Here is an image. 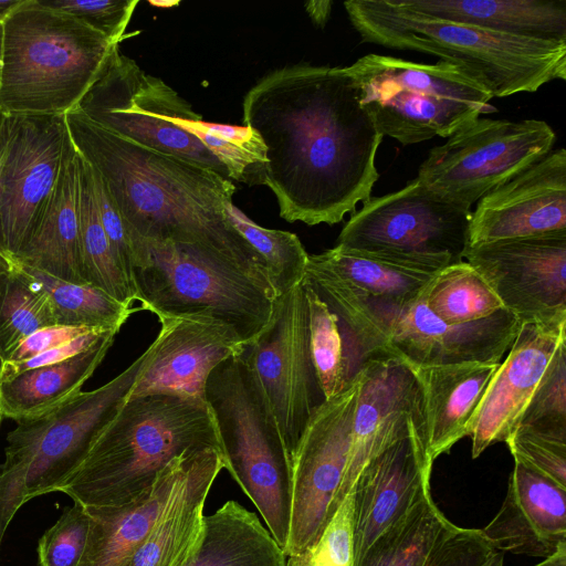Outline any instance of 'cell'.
<instances>
[{
    "label": "cell",
    "mask_w": 566,
    "mask_h": 566,
    "mask_svg": "<svg viewBox=\"0 0 566 566\" xmlns=\"http://www.w3.org/2000/svg\"><path fill=\"white\" fill-rule=\"evenodd\" d=\"M242 106L244 125L266 147L263 185L283 219L332 226L371 197L384 136L345 67L275 70L248 91Z\"/></svg>",
    "instance_id": "6da1fadb"
},
{
    "label": "cell",
    "mask_w": 566,
    "mask_h": 566,
    "mask_svg": "<svg viewBox=\"0 0 566 566\" xmlns=\"http://www.w3.org/2000/svg\"><path fill=\"white\" fill-rule=\"evenodd\" d=\"M78 154L96 170L130 238L200 245L270 281L266 265L231 223L230 179L176 156L129 140L78 109L65 114Z\"/></svg>",
    "instance_id": "7a4b0ae2"
},
{
    "label": "cell",
    "mask_w": 566,
    "mask_h": 566,
    "mask_svg": "<svg viewBox=\"0 0 566 566\" xmlns=\"http://www.w3.org/2000/svg\"><path fill=\"white\" fill-rule=\"evenodd\" d=\"M207 449L223 457L205 400L170 392L127 397L57 491L84 506H122L149 490L175 458Z\"/></svg>",
    "instance_id": "3957f363"
},
{
    "label": "cell",
    "mask_w": 566,
    "mask_h": 566,
    "mask_svg": "<svg viewBox=\"0 0 566 566\" xmlns=\"http://www.w3.org/2000/svg\"><path fill=\"white\" fill-rule=\"evenodd\" d=\"M344 7L364 42L438 56L471 74L493 97L533 93L553 80H566L563 41L430 18L391 0H349Z\"/></svg>",
    "instance_id": "277c9868"
},
{
    "label": "cell",
    "mask_w": 566,
    "mask_h": 566,
    "mask_svg": "<svg viewBox=\"0 0 566 566\" xmlns=\"http://www.w3.org/2000/svg\"><path fill=\"white\" fill-rule=\"evenodd\" d=\"M132 281L139 310L161 318H192L227 329L240 345L268 325L272 284L213 250L132 237Z\"/></svg>",
    "instance_id": "5b68a950"
},
{
    "label": "cell",
    "mask_w": 566,
    "mask_h": 566,
    "mask_svg": "<svg viewBox=\"0 0 566 566\" xmlns=\"http://www.w3.org/2000/svg\"><path fill=\"white\" fill-rule=\"evenodd\" d=\"M117 45L74 15L23 0L3 21L0 114L75 109Z\"/></svg>",
    "instance_id": "8992f818"
},
{
    "label": "cell",
    "mask_w": 566,
    "mask_h": 566,
    "mask_svg": "<svg viewBox=\"0 0 566 566\" xmlns=\"http://www.w3.org/2000/svg\"><path fill=\"white\" fill-rule=\"evenodd\" d=\"M226 470L285 549L292 516L291 460L255 373L237 355L220 363L205 387Z\"/></svg>",
    "instance_id": "52a82bcc"
},
{
    "label": "cell",
    "mask_w": 566,
    "mask_h": 566,
    "mask_svg": "<svg viewBox=\"0 0 566 566\" xmlns=\"http://www.w3.org/2000/svg\"><path fill=\"white\" fill-rule=\"evenodd\" d=\"M345 70L378 132L402 145L448 138L497 111L479 81L444 61L427 64L369 53Z\"/></svg>",
    "instance_id": "ba28073f"
},
{
    "label": "cell",
    "mask_w": 566,
    "mask_h": 566,
    "mask_svg": "<svg viewBox=\"0 0 566 566\" xmlns=\"http://www.w3.org/2000/svg\"><path fill=\"white\" fill-rule=\"evenodd\" d=\"M145 359L146 352L105 385L19 421L7 434L0 463V545L18 510L35 496L57 491L82 463L95 437L126 400Z\"/></svg>",
    "instance_id": "9c48e42d"
},
{
    "label": "cell",
    "mask_w": 566,
    "mask_h": 566,
    "mask_svg": "<svg viewBox=\"0 0 566 566\" xmlns=\"http://www.w3.org/2000/svg\"><path fill=\"white\" fill-rule=\"evenodd\" d=\"M471 216V209L436 193L416 177L397 191L363 202L336 245L437 273L463 261Z\"/></svg>",
    "instance_id": "30bf717a"
},
{
    "label": "cell",
    "mask_w": 566,
    "mask_h": 566,
    "mask_svg": "<svg viewBox=\"0 0 566 566\" xmlns=\"http://www.w3.org/2000/svg\"><path fill=\"white\" fill-rule=\"evenodd\" d=\"M75 109L142 146L230 179L223 165L196 137L178 126V118L197 115L192 106L163 80L147 74L124 55L119 45Z\"/></svg>",
    "instance_id": "8fae6325"
},
{
    "label": "cell",
    "mask_w": 566,
    "mask_h": 566,
    "mask_svg": "<svg viewBox=\"0 0 566 566\" xmlns=\"http://www.w3.org/2000/svg\"><path fill=\"white\" fill-rule=\"evenodd\" d=\"M554 129L539 119L476 118L433 147L417 178L430 190L471 209L488 192L552 151Z\"/></svg>",
    "instance_id": "7c38bea8"
},
{
    "label": "cell",
    "mask_w": 566,
    "mask_h": 566,
    "mask_svg": "<svg viewBox=\"0 0 566 566\" xmlns=\"http://www.w3.org/2000/svg\"><path fill=\"white\" fill-rule=\"evenodd\" d=\"M237 355L260 380L292 460L307 423L327 400L312 357L302 283L275 298L268 325Z\"/></svg>",
    "instance_id": "4fadbf2b"
},
{
    "label": "cell",
    "mask_w": 566,
    "mask_h": 566,
    "mask_svg": "<svg viewBox=\"0 0 566 566\" xmlns=\"http://www.w3.org/2000/svg\"><path fill=\"white\" fill-rule=\"evenodd\" d=\"M361 374L327 399L307 423L291 460L292 516L285 557L313 545L346 470Z\"/></svg>",
    "instance_id": "5bb4252c"
},
{
    "label": "cell",
    "mask_w": 566,
    "mask_h": 566,
    "mask_svg": "<svg viewBox=\"0 0 566 566\" xmlns=\"http://www.w3.org/2000/svg\"><path fill=\"white\" fill-rule=\"evenodd\" d=\"M473 266L523 323H566V230L468 245Z\"/></svg>",
    "instance_id": "9a60e30c"
},
{
    "label": "cell",
    "mask_w": 566,
    "mask_h": 566,
    "mask_svg": "<svg viewBox=\"0 0 566 566\" xmlns=\"http://www.w3.org/2000/svg\"><path fill=\"white\" fill-rule=\"evenodd\" d=\"M9 118L0 233L3 249L13 260L29 241L48 206L59 177L67 127L65 115Z\"/></svg>",
    "instance_id": "2e32d148"
},
{
    "label": "cell",
    "mask_w": 566,
    "mask_h": 566,
    "mask_svg": "<svg viewBox=\"0 0 566 566\" xmlns=\"http://www.w3.org/2000/svg\"><path fill=\"white\" fill-rule=\"evenodd\" d=\"M353 420L350 447L342 484L334 497L328 521L352 490L369 459L385 447L423 427L422 395L410 368L398 358L366 361Z\"/></svg>",
    "instance_id": "e0dca14e"
},
{
    "label": "cell",
    "mask_w": 566,
    "mask_h": 566,
    "mask_svg": "<svg viewBox=\"0 0 566 566\" xmlns=\"http://www.w3.org/2000/svg\"><path fill=\"white\" fill-rule=\"evenodd\" d=\"M423 427L367 461L352 490L355 564L367 547L430 492L432 463Z\"/></svg>",
    "instance_id": "ac0fdd59"
},
{
    "label": "cell",
    "mask_w": 566,
    "mask_h": 566,
    "mask_svg": "<svg viewBox=\"0 0 566 566\" xmlns=\"http://www.w3.org/2000/svg\"><path fill=\"white\" fill-rule=\"evenodd\" d=\"M521 325L505 308L475 322L447 324L428 308L422 293L396 313L388 332L389 356L409 366L501 363Z\"/></svg>",
    "instance_id": "d6986e66"
},
{
    "label": "cell",
    "mask_w": 566,
    "mask_h": 566,
    "mask_svg": "<svg viewBox=\"0 0 566 566\" xmlns=\"http://www.w3.org/2000/svg\"><path fill=\"white\" fill-rule=\"evenodd\" d=\"M565 230L566 150L558 148L478 201L468 245Z\"/></svg>",
    "instance_id": "ffe728a7"
},
{
    "label": "cell",
    "mask_w": 566,
    "mask_h": 566,
    "mask_svg": "<svg viewBox=\"0 0 566 566\" xmlns=\"http://www.w3.org/2000/svg\"><path fill=\"white\" fill-rule=\"evenodd\" d=\"M566 323H523L509 355L493 375L471 421L472 458L505 442L516 428L560 343Z\"/></svg>",
    "instance_id": "44dd1931"
},
{
    "label": "cell",
    "mask_w": 566,
    "mask_h": 566,
    "mask_svg": "<svg viewBox=\"0 0 566 566\" xmlns=\"http://www.w3.org/2000/svg\"><path fill=\"white\" fill-rule=\"evenodd\" d=\"M156 339L127 397L170 392L205 400L206 381L240 344L222 326L192 318H161Z\"/></svg>",
    "instance_id": "7402d4cb"
},
{
    "label": "cell",
    "mask_w": 566,
    "mask_h": 566,
    "mask_svg": "<svg viewBox=\"0 0 566 566\" xmlns=\"http://www.w3.org/2000/svg\"><path fill=\"white\" fill-rule=\"evenodd\" d=\"M481 532L502 553L552 555L566 543V488L514 460L503 504Z\"/></svg>",
    "instance_id": "603a6c76"
},
{
    "label": "cell",
    "mask_w": 566,
    "mask_h": 566,
    "mask_svg": "<svg viewBox=\"0 0 566 566\" xmlns=\"http://www.w3.org/2000/svg\"><path fill=\"white\" fill-rule=\"evenodd\" d=\"M195 453L175 458L154 485L128 504L85 506L90 528L77 566H126L169 506Z\"/></svg>",
    "instance_id": "cb8c5ba5"
},
{
    "label": "cell",
    "mask_w": 566,
    "mask_h": 566,
    "mask_svg": "<svg viewBox=\"0 0 566 566\" xmlns=\"http://www.w3.org/2000/svg\"><path fill=\"white\" fill-rule=\"evenodd\" d=\"M69 130L56 184L44 213L13 261L72 283H86L80 231L81 165Z\"/></svg>",
    "instance_id": "d4e9b609"
},
{
    "label": "cell",
    "mask_w": 566,
    "mask_h": 566,
    "mask_svg": "<svg viewBox=\"0 0 566 566\" xmlns=\"http://www.w3.org/2000/svg\"><path fill=\"white\" fill-rule=\"evenodd\" d=\"M501 363L409 366L419 384L427 437V457L448 453L469 436L471 421Z\"/></svg>",
    "instance_id": "484cf974"
},
{
    "label": "cell",
    "mask_w": 566,
    "mask_h": 566,
    "mask_svg": "<svg viewBox=\"0 0 566 566\" xmlns=\"http://www.w3.org/2000/svg\"><path fill=\"white\" fill-rule=\"evenodd\" d=\"M226 461L207 449L193 454L188 473L163 516L126 566H187L203 534V509Z\"/></svg>",
    "instance_id": "4316f807"
},
{
    "label": "cell",
    "mask_w": 566,
    "mask_h": 566,
    "mask_svg": "<svg viewBox=\"0 0 566 566\" xmlns=\"http://www.w3.org/2000/svg\"><path fill=\"white\" fill-rule=\"evenodd\" d=\"M412 13L524 38L566 42L565 0H391Z\"/></svg>",
    "instance_id": "83f0119b"
},
{
    "label": "cell",
    "mask_w": 566,
    "mask_h": 566,
    "mask_svg": "<svg viewBox=\"0 0 566 566\" xmlns=\"http://www.w3.org/2000/svg\"><path fill=\"white\" fill-rule=\"evenodd\" d=\"M308 259L333 272L367 298L375 307L387 336L396 313L418 300L438 273L339 245L319 254H308Z\"/></svg>",
    "instance_id": "f1b7e54d"
},
{
    "label": "cell",
    "mask_w": 566,
    "mask_h": 566,
    "mask_svg": "<svg viewBox=\"0 0 566 566\" xmlns=\"http://www.w3.org/2000/svg\"><path fill=\"white\" fill-rule=\"evenodd\" d=\"M116 334L106 333L94 346L71 358L1 380L2 417L18 422L33 419L75 397L105 358Z\"/></svg>",
    "instance_id": "f546056e"
},
{
    "label": "cell",
    "mask_w": 566,
    "mask_h": 566,
    "mask_svg": "<svg viewBox=\"0 0 566 566\" xmlns=\"http://www.w3.org/2000/svg\"><path fill=\"white\" fill-rule=\"evenodd\" d=\"M285 560L258 516L230 500L203 517L201 543L187 566H285Z\"/></svg>",
    "instance_id": "4dcf8cb0"
},
{
    "label": "cell",
    "mask_w": 566,
    "mask_h": 566,
    "mask_svg": "<svg viewBox=\"0 0 566 566\" xmlns=\"http://www.w3.org/2000/svg\"><path fill=\"white\" fill-rule=\"evenodd\" d=\"M450 525L429 492L403 517L384 531L355 566H424Z\"/></svg>",
    "instance_id": "1f68e13d"
},
{
    "label": "cell",
    "mask_w": 566,
    "mask_h": 566,
    "mask_svg": "<svg viewBox=\"0 0 566 566\" xmlns=\"http://www.w3.org/2000/svg\"><path fill=\"white\" fill-rule=\"evenodd\" d=\"M30 283L49 296L57 325L118 333L136 308L120 303L88 283H72L13 261Z\"/></svg>",
    "instance_id": "d6a6232c"
},
{
    "label": "cell",
    "mask_w": 566,
    "mask_h": 566,
    "mask_svg": "<svg viewBox=\"0 0 566 566\" xmlns=\"http://www.w3.org/2000/svg\"><path fill=\"white\" fill-rule=\"evenodd\" d=\"M80 157V231L85 282L130 306L135 301V289L119 265L99 221L91 166Z\"/></svg>",
    "instance_id": "836d02e7"
},
{
    "label": "cell",
    "mask_w": 566,
    "mask_h": 566,
    "mask_svg": "<svg viewBox=\"0 0 566 566\" xmlns=\"http://www.w3.org/2000/svg\"><path fill=\"white\" fill-rule=\"evenodd\" d=\"M428 308L447 324H464L485 318L503 305L484 279L468 262L440 270L423 292Z\"/></svg>",
    "instance_id": "e575fe53"
},
{
    "label": "cell",
    "mask_w": 566,
    "mask_h": 566,
    "mask_svg": "<svg viewBox=\"0 0 566 566\" xmlns=\"http://www.w3.org/2000/svg\"><path fill=\"white\" fill-rule=\"evenodd\" d=\"M177 124L223 165L231 180L263 185L266 147L254 129L245 125L205 122L199 114L178 118Z\"/></svg>",
    "instance_id": "d590c367"
},
{
    "label": "cell",
    "mask_w": 566,
    "mask_h": 566,
    "mask_svg": "<svg viewBox=\"0 0 566 566\" xmlns=\"http://www.w3.org/2000/svg\"><path fill=\"white\" fill-rule=\"evenodd\" d=\"M227 213L231 223L263 259L276 297L302 283L308 253L296 234L261 227L233 203L227 208Z\"/></svg>",
    "instance_id": "8d00e7d4"
},
{
    "label": "cell",
    "mask_w": 566,
    "mask_h": 566,
    "mask_svg": "<svg viewBox=\"0 0 566 566\" xmlns=\"http://www.w3.org/2000/svg\"><path fill=\"white\" fill-rule=\"evenodd\" d=\"M57 325L45 292L12 265L0 291V353L3 361L31 334Z\"/></svg>",
    "instance_id": "74e56055"
},
{
    "label": "cell",
    "mask_w": 566,
    "mask_h": 566,
    "mask_svg": "<svg viewBox=\"0 0 566 566\" xmlns=\"http://www.w3.org/2000/svg\"><path fill=\"white\" fill-rule=\"evenodd\" d=\"M308 306L310 344L316 373L329 399L350 382L345 347L337 319L326 303L302 281Z\"/></svg>",
    "instance_id": "f35d334b"
},
{
    "label": "cell",
    "mask_w": 566,
    "mask_h": 566,
    "mask_svg": "<svg viewBox=\"0 0 566 566\" xmlns=\"http://www.w3.org/2000/svg\"><path fill=\"white\" fill-rule=\"evenodd\" d=\"M516 428L566 442V342L555 350Z\"/></svg>",
    "instance_id": "ab89813d"
},
{
    "label": "cell",
    "mask_w": 566,
    "mask_h": 566,
    "mask_svg": "<svg viewBox=\"0 0 566 566\" xmlns=\"http://www.w3.org/2000/svg\"><path fill=\"white\" fill-rule=\"evenodd\" d=\"M285 566H355L350 492L337 507L318 539L306 549L287 556Z\"/></svg>",
    "instance_id": "60d3db41"
},
{
    "label": "cell",
    "mask_w": 566,
    "mask_h": 566,
    "mask_svg": "<svg viewBox=\"0 0 566 566\" xmlns=\"http://www.w3.org/2000/svg\"><path fill=\"white\" fill-rule=\"evenodd\" d=\"M90 515L74 502L39 539V566H77L86 544Z\"/></svg>",
    "instance_id": "b9f144b4"
},
{
    "label": "cell",
    "mask_w": 566,
    "mask_h": 566,
    "mask_svg": "<svg viewBox=\"0 0 566 566\" xmlns=\"http://www.w3.org/2000/svg\"><path fill=\"white\" fill-rule=\"evenodd\" d=\"M40 1L49 8L74 15L116 44L126 38V28L139 3L138 0Z\"/></svg>",
    "instance_id": "7bdbcfd3"
},
{
    "label": "cell",
    "mask_w": 566,
    "mask_h": 566,
    "mask_svg": "<svg viewBox=\"0 0 566 566\" xmlns=\"http://www.w3.org/2000/svg\"><path fill=\"white\" fill-rule=\"evenodd\" d=\"M505 443L514 460L566 488V442L516 428Z\"/></svg>",
    "instance_id": "ee69618b"
},
{
    "label": "cell",
    "mask_w": 566,
    "mask_h": 566,
    "mask_svg": "<svg viewBox=\"0 0 566 566\" xmlns=\"http://www.w3.org/2000/svg\"><path fill=\"white\" fill-rule=\"evenodd\" d=\"M91 169L94 198L99 221L119 265L133 284L132 268L134 250L128 227L99 175L92 166Z\"/></svg>",
    "instance_id": "f6af8a7d"
},
{
    "label": "cell",
    "mask_w": 566,
    "mask_h": 566,
    "mask_svg": "<svg viewBox=\"0 0 566 566\" xmlns=\"http://www.w3.org/2000/svg\"><path fill=\"white\" fill-rule=\"evenodd\" d=\"M106 333L108 332L93 331L81 335L69 343L45 350L30 359L21 361H3L0 381L29 369L56 364L71 358L94 346Z\"/></svg>",
    "instance_id": "bcb514c9"
},
{
    "label": "cell",
    "mask_w": 566,
    "mask_h": 566,
    "mask_svg": "<svg viewBox=\"0 0 566 566\" xmlns=\"http://www.w3.org/2000/svg\"><path fill=\"white\" fill-rule=\"evenodd\" d=\"M96 329L80 326L53 325L28 336L4 361L30 359L45 350L57 347ZM101 332V331H98Z\"/></svg>",
    "instance_id": "7dc6e473"
},
{
    "label": "cell",
    "mask_w": 566,
    "mask_h": 566,
    "mask_svg": "<svg viewBox=\"0 0 566 566\" xmlns=\"http://www.w3.org/2000/svg\"><path fill=\"white\" fill-rule=\"evenodd\" d=\"M10 138V118L9 116H4L0 114V205L2 197V179H3V167L8 153V145ZM0 258L4 259L9 262H13V260L7 254L3 249L0 233Z\"/></svg>",
    "instance_id": "c3c4849f"
},
{
    "label": "cell",
    "mask_w": 566,
    "mask_h": 566,
    "mask_svg": "<svg viewBox=\"0 0 566 566\" xmlns=\"http://www.w3.org/2000/svg\"><path fill=\"white\" fill-rule=\"evenodd\" d=\"M333 2L329 0H314L304 3L312 22L317 28H324L331 17Z\"/></svg>",
    "instance_id": "681fc988"
},
{
    "label": "cell",
    "mask_w": 566,
    "mask_h": 566,
    "mask_svg": "<svg viewBox=\"0 0 566 566\" xmlns=\"http://www.w3.org/2000/svg\"><path fill=\"white\" fill-rule=\"evenodd\" d=\"M534 566H566V543L562 544L556 552Z\"/></svg>",
    "instance_id": "f907efd6"
},
{
    "label": "cell",
    "mask_w": 566,
    "mask_h": 566,
    "mask_svg": "<svg viewBox=\"0 0 566 566\" xmlns=\"http://www.w3.org/2000/svg\"><path fill=\"white\" fill-rule=\"evenodd\" d=\"M23 0H0V22H3L6 18L21 4Z\"/></svg>",
    "instance_id": "816d5d0a"
},
{
    "label": "cell",
    "mask_w": 566,
    "mask_h": 566,
    "mask_svg": "<svg viewBox=\"0 0 566 566\" xmlns=\"http://www.w3.org/2000/svg\"><path fill=\"white\" fill-rule=\"evenodd\" d=\"M12 265H13V262L11 263V262L0 258V291H1L4 280L8 275V273L10 272ZM2 366H3V358L0 353V375H1Z\"/></svg>",
    "instance_id": "f5cc1de1"
},
{
    "label": "cell",
    "mask_w": 566,
    "mask_h": 566,
    "mask_svg": "<svg viewBox=\"0 0 566 566\" xmlns=\"http://www.w3.org/2000/svg\"><path fill=\"white\" fill-rule=\"evenodd\" d=\"M504 556L502 552L493 554L482 566H503Z\"/></svg>",
    "instance_id": "db71d44e"
},
{
    "label": "cell",
    "mask_w": 566,
    "mask_h": 566,
    "mask_svg": "<svg viewBox=\"0 0 566 566\" xmlns=\"http://www.w3.org/2000/svg\"><path fill=\"white\" fill-rule=\"evenodd\" d=\"M2 59H3V22H0V83L2 73Z\"/></svg>",
    "instance_id": "11a10c76"
},
{
    "label": "cell",
    "mask_w": 566,
    "mask_h": 566,
    "mask_svg": "<svg viewBox=\"0 0 566 566\" xmlns=\"http://www.w3.org/2000/svg\"><path fill=\"white\" fill-rule=\"evenodd\" d=\"M150 3H151V4H154V6H155V4H160V6H172V4H177L178 2H177V3H174V2H167V3H164V2H161V3H158V2H150Z\"/></svg>",
    "instance_id": "9f6ffc18"
},
{
    "label": "cell",
    "mask_w": 566,
    "mask_h": 566,
    "mask_svg": "<svg viewBox=\"0 0 566 566\" xmlns=\"http://www.w3.org/2000/svg\"><path fill=\"white\" fill-rule=\"evenodd\" d=\"M1 419H2V413H1V409H0V423H1Z\"/></svg>",
    "instance_id": "6f0895ef"
}]
</instances>
